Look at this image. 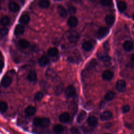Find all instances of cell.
<instances>
[{
	"instance_id": "cell-14",
	"label": "cell",
	"mask_w": 134,
	"mask_h": 134,
	"mask_svg": "<svg viewBox=\"0 0 134 134\" xmlns=\"http://www.w3.org/2000/svg\"><path fill=\"white\" fill-rule=\"evenodd\" d=\"M105 21L108 25L112 26L115 23V17L113 15H107L105 18Z\"/></svg>"
},
{
	"instance_id": "cell-26",
	"label": "cell",
	"mask_w": 134,
	"mask_h": 134,
	"mask_svg": "<svg viewBox=\"0 0 134 134\" xmlns=\"http://www.w3.org/2000/svg\"><path fill=\"white\" fill-rule=\"evenodd\" d=\"M117 7L120 12H122L126 9L127 4L125 2L120 1L117 3Z\"/></svg>"
},
{
	"instance_id": "cell-29",
	"label": "cell",
	"mask_w": 134,
	"mask_h": 134,
	"mask_svg": "<svg viewBox=\"0 0 134 134\" xmlns=\"http://www.w3.org/2000/svg\"><path fill=\"white\" fill-rule=\"evenodd\" d=\"M82 48L86 51H89L92 49V44L89 41H85L82 44Z\"/></svg>"
},
{
	"instance_id": "cell-46",
	"label": "cell",
	"mask_w": 134,
	"mask_h": 134,
	"mask_svg": "<svg viewBox=\"0 0 134 134\" xmlns=\"http://www.w3.org/2000/svg\"><path fill=\"white\" fill-rule=\"evenodd\" d=\"M106 134H112V133H106Z\"/></svg>"
},
{
	"instance_id": "cell-42",
	"label": "cell",
	"mask_w": 134,
	"mask_h": 134,
	"mask_svg": "<svg viewBox=\"0 0 134 134\" xmlns=\"http://www.w3.org/2000/svg\"><path fill=\"white\" fill-rule=\"evenodd\" d=\"M4 66V63L3 62V61L0 60V72L2 70V69H3Z\"/></svg>"
},
{
	"instance_id": "cell-15",
	"label": "cell",
	"mask_w": 134,
	"mask_h": 134,
	"mask_svg": "<svg viewBox=\"0 0 134 134\" xmlns=\"http://www.w3.org/2000/svg\"><path fill=\"white\" fill-rule=\"evenodd\" d=\"M70 115L67 112L63 113L59 116V120L60 121L62 122H67L70 120Z\"/></svg>"
},
{
	"instance_id": "cell-6",
	"label": "cell",
	"mask_w": 134,
	"mask_h": 134,
	"mask_svg": "<svg viewBox=\"0 0 134 134\" xmlns=\"http://www.w3.org/2000/svg\"><path fill=\"white\" fill-rule=\"evenodd\" d=\"M47 77H48V79H49V80L52 81H55V82L58 81L59 77H58L56 74L52 70H49L47 71Z\"/></svg>"
},
{
	"instance_id": "cell-41",
	"label": "cell",
	"mask_w": 134,
	"mask_h": 134,
	"mask_svg": "<svg viewBox=\"0 0 134 134\" xmlns=\"http://www.w3.org/2000/svg\"><path fill=\"white\" fill-rule=\"evenodd\" d=\"M103 48L105 50L108 51L109 49V44L108 41H106L103 44Z\"/></svg>"
},
{
	"instance_id": "cell-17",
	"label": "cell",
	"mask_w": 134,
	"mask_h": 134,
	"mask_svg": "<svg viewBox=\"0 0 134 134\" xmlns=\"http://www.w3.org/2000/svg\"><path fill=\"white\" fill-rule=\"evenodd\" d=\"M123 47H124V49L125 51H130L132 50L133 49L134 45H133V42H132L130 41L127 40V41H126L124 42V45H123Z\"/></svg>"
},
{
	"instance_id": "cell-13",
	"label": "cell",
	"mask_w": 134,
	"mask_h": 134,
	"mask_svg": "<svg viewBox=\"0 0 134 134\" xmlns=\"http://www.w3.org/2000/svg\"><path fill=\"white\" fill-rule=\"evenodd\" d=\"M30 19L29 16L27 14H23L19 18V21L22 25H26L28 24Z\"/></svg>"
},
{
	"instance_id": "cell-21",
	"label": "cell",
	"mask_w": 134,
	"mask_h": 134,
	"mask_svg": "<svg viewBox=\"0 0 134 134\" xmlns=\"http://www.w3.org/2000/svg\"><path fill=\"white\" fill-rule=\"evenodd\" d=\"M38 62L40 66H44L48 64V63L49 62V59L46 56H42L39 59Z\"/></svg>"
},
{
	"instance_id": "cell-36",
	"label": "cell",
	"mask_w": 134,
	"mask_h": 134,
	"mask_svg": "<svg viewBox=\"0 0 134 134\" xmlns=\"http://www.w3.org/2000/svg\"><path fill=\"white\" fill-rule=\"evenodd\" d=\"M112 3V0H100V3L104 6H108L110 5Z\"/></svg>"
},
{
	"instance_id": "cell-4",
	"label": "cell",
	"mask_w": 134,
	"mask_h": 134,
	"mask_svg": "<svg viewBox=\"0 0 134 134\" xmlns=\"http://www.w3.org/2000/svg\"><path fill=\"white\" fill-rule=\"evenodd\" d=\"M65 94L66 97L68 98L74 97L76 94V91L74 87L72 85L68 86L65 90Z\"/></svg>"
},
{
	"instance_id": "cell-9",
	"label": "cell",
	"mask_w": 134,
	"mask_h": 134,
	"mask_svg": "<svg viewBox=\"0 0 134 134\" xmlns=\"http://www.w3.org/2000/svg\"><path fill=\"white\" fill-rule=\"evenodd\" d=\"M12 82V79L9 76L5 75L2 79L1 81V84L3 87H7L11 84Z\"/></svg>"
},
{
	"instance_id": "cell-24",
	"label": "cell",
	"mask_w": 134,
	"mask_h": 134,
	"mask_svg": "<svg viewBox=\"0 0 134 134\" xmlns=\"http://www.w3.org/2000/svg\"><path fill=\"white\" fill-rule=\"evenodd\" d=\"M86 117V112L84 110H82L77 116V119H76L77 122L81 123L85 119Z\"/></svg>"
},
{
	"instance_id": "cell-38",
	"label": "cell",
	"mask_w": 134,
	"mask_h": 134,
	"mask_svg": "<svg viewBox=\"0 0 134 134\" xmlns=\"http://www.w3.org/2000/svg\"><path fill=\"white\" fill-rule=\"evenodd\" d=\"M76 9L75 7L73 6H70L68 7V12L71 14H74L76 13Z\"/></svg>"
},
{
	"instance_id": "cell-10",
	"label": "cell",
	"mask_w": 134,
	"mask_h": 134,
	"mask_svg": "<svg viewBox=\"0 0 134 134\" xmlns=\"http://www.w3.org/2000/svg\"><path fill=\"white\" fill-rule=\"evenodd\" d=\"M57 12L59 15L62 18H65L67 16V15H68L67 10L62 5H59L58 6Z\"/></svg>"
},
{
	"instance_id": "cell-20",
	"label": "cell",
	"mask_w": 134,
	"mask_h": 134,
	"mask_svg": "<svg viewBox=\"0 0 134 134\" xmlns=\"http://www.w3.org/2000/svg\"><path fill=\"white\" fill-rule=\"evenodd\" d=\"M98 58L104 62H109L110 60V57L107 54L99 52L97 54Z\"/></svg>"
},
{
	"instance_id": "cell-44",
	"label": "cell",
	"mask_w": 134,
	"mask_h": 134,
	"mask_svg": "<svg viewBox=\"0 0 134 134\" xmlns=\"http://www.w3.org/2000/svg\"><path fill=\"white\" fill-rule=\"evenodd\" d=\"M132 19L134 20V14H133V15H132Z\"/></svg>"
},
{
	"instance_id": "cell-5",
	"label": "cell",
	"mask_w": 134,
	"mask_h": 134,
	"mask_svg": "<svg viewBox=\"0 0 134 134\" xmlns=\"http://www.w3.org/2000/svg\"><path fill=\"white\" fill-rule=\"evenodd\" d=\"M113 117V114L111 112L108 110L105 111L103 112L100 115V119L102 121H106L110 119Z\"/></svg>"
},
{
	"instance_id": "cell-30",
	"label": "cell",
	"mask_w": 134,
	"mask_h": 134,
	"mask_svg": "<svg viewBox=\"0 0 134 134\" xmlns=\"http://www.w3.org/2000/svg\"><path fill=\"white\" fill-rule=\"evenodd\" d=\"M10 23V19L7 16H4L2 17L0 20V24L1 25L6 26Z\"/></svg>"
},
{
	"instance_id": "cell-31",
	"label": "cell",
	"mask_w": 134,
	"mask_h": 134,
	"mask_svg": "<svg viewBox=\"0 0 134 134\" xmlns=\"http://www.w3.org/2000/svg\"><path fill=\"white\" fill-rule=\"evenodd\" d=\"M58 53V50L56 48H50L48 50V54L51 57H54Z\"/></svg>"
},
{
	"instance_id": "cell-43",
	"label": "cell",
	"mask_w": 134,
	"mask_h": 134,
	"mask_svg": "<svg viewBox=\"0 0 134 134\" xmlns=\"http://www.w3.org/2000/svg\"><path fill=\"white\" fill-rule=\"evenodd\" d=\"M131 61L132 64L134 65V53H133L131 56Z\"/></svg>"
},
{
	"instance_id": "cell-33",
	"label": "cell",
	"mask_w": 134,
	"mask_h": 134,
	"mask_svg": "<svg viewBox=\"0 0 134 134\" xmlns=\"http://www.w3.org/2000/svg\"><path fill=\"white\" fill-rule=\"evenodd\" d=\"M7 104L5 102H2L0 103V113H3L5 112L7 109Z\"/></svg>"
},
{
	"instance_id": "cell-2",
	"label": "cell",
	"mask_w": 134,
	"mask_h": 134,
	"mask_svg": "<svg viewBox=\"0 0 134 134\" xmlns=\"http://www.w3.org/2000/svg\"><path fill=\"white\" fill-rule=\"evenodd\" d=\"M68 38L71 42L76 43L80 39V35L77 31L75 30H71L69 31L68 34Z\"/></svg>"
},
{
	"instance_id": "cell-1",
	"label": "cell",
	"mask_w": 134,
	"mask_h": 134,
	"mask_svg": "<svg viewBox=\"0 0 134 134\" xmlns=\"http://www.w3.org/2000/svg\"><path fill=\"white\" fill-rule=\"evenodd\" d=\"M50 121L47 118H36L33 120V124L35 126L39 127H46L50 124Z\"/></svg>"
},
{
	"instance_id": "cell-32",
	"label": "cell",
	"mask_w": 134,
	"mask_h": 134,
	"mask_svg": "<svg viewBox=\"0 0 134 134\" xmlns=\"http://www.w3.org/2000/svg\"><path fill=\"white\" fill-rule=\"evenodd\" d=\"M63 130H64L63 127L60 124L56 125L53 127V131L57 133H60L62 132L63 131Z\"/></svg>"
},
{
	"instance_id": "cell-7",
	"label": "cell",
	"mask_w": 134,
	"mask_h": 134,
	"mask_svg": "<svg viewBox=\"0 0 134 134\" xmlns=\"http://www.w3.org/2000/svg\"><path fill=\"white\" fill-rule=\"evenodd\" d=\"M114 76V73L110 70H106L102 74V78L105 81H110Z\"/></svg>"
},
{
	"instance_id": "cell-23",
	"label": "cell",
	"mask_w": 134,
	"mask_h": 134,
	"mask_svg": "<svg viewBox=\"0 0 134 134\" xmlns=\"http://www.w3.org/2000/svg\"><path fill=\"white\" fill-rule=\"evenodd\" d=\"M50 2L49 0H40L38 5L39 7L42 8H47L49 7Z\"/></svg>"
},
{
	"instance_id": "cell-37",
	"label": "cell",
	"mask_w": 134,
	"mask_h": 134,
	"mask_svg": "<svg viewBox=\"0 0 134 134\" xmlns=\"http://www.w3.org/2000/svg\"><path fill=\"white\" fill-rule=\"evenodd\" d=\"M8 32V29L7 28H2L0 29V35L2 36H5L7 35Z\"/></svg>"
},
{
	"instance_id": "cell-11",
	"label": "cell",
	"mask_w": 134,
	"mask_h": 134,
	"mask_svg": "<svg viewBox=\"0 0 134 134\" xmlns=\"http://www.w3.org/2000/svg\"><path fill=\"white\" fill-rule=\"evenodd\" d=\"M68 25L71 27H75L78 24L77 19L75 16H71L68 20Z\"/></svg>"
},
{
	"instance_id": "cell-35",
	"label": "cell",
	"mask_w": 134,
	"mask_h": 134,
	"mask_svg": "<svg viewBox=\"0 0 134 134\" xmlns=\"http://www.w3.org/2000/svg\"><path fill=\"white\" fill-rule=\"evenodd\" d=\"M43 97V94L41 92L38 91L35 95V99L37 100H40Z\"/></svg>"
},
{
	"instance_id": "cell-45",
	"label": "cell",
	"mask_w": 134,
	"mask_h": 134,
	"mask_svg": "<svg viewBox=\"0 0 134 134\" xmlns=\"http://www.w3.org/2000/svg\"><path fill=\"white\" fill-rule=\"evenodd\" d=\"M55 1H63V0H55Z\"/></svg>"
},
{
	"instance_id": "cell-22",
	"label": "cell",
	"mask_w": 134,
	"mask_h": 134,
	"mask_svg": "<svg viewBox=\"0 0 134 134\" xmlns=\"http://www.w3.org/2000/svg\"><path fill=\"white\" fill-rule=\"evenodd\" d=\"M9 10L13 12H17L19 9V6L15 2H12L8 5Z\"/></svg>"
},
{
	"instance_id": "cell-39",
	"label": "cell",
	"mask_w": 134,
	"mask_h": 134,
	"mask_svg": "<svg viewBox=\"0 0 134 134\" xmlns=\"http://www.w3.org/2000/svg\"><path fill=\"white\" fill-rule=\"evenodd\" d=\"M122 111L123 113L126 114L130 110V106L129 105H125L122 107Z\"/></svg>"
},
{
	"instance_id": "cell-12",
	"label": "cell",
	"mask_w": 134,
	"mask_h": 134,
	"mask_svg": "<svg viewBox=\"0 0 134 134\" xmlns=\"http://www.w3.org/2000/svg\"><path fill=\"white\" fill-rule=\"evenodd\" d=\"M25 31V27L21 25H17L16 26L14 29V34L16 36L22 35Z\"/></svg>"
},
{
	"instance_id": "cell-28",
	"label": "cell",
	"mask_w": 134,
	"mask_h": 134,
	"mask_svg": "<svg viewBox=\"0 0 134 134\" xmlns=\"http://www.w3.org/2000/svg\"><path fill=\"white\" fill-rule=\"evenodd\" d=\"M18 43H19V45L20 46V47L23 49L27 48L30 45L29 42L25 39L20 40L18 42Z\"/></svg>"
},
{
	"instance_id": "cell-40",
	"label": "cell",
	"mask_w": 134,
	"mask_h": 134,
	"mask_svg": "<svg viewBox=\"0 0 134 134\" xmlns=\"http://www.w3.org/2000/svg\"><path fill=\"white\" fill-rule=\"evenodd\" d=\"M70 132L72 134H80L79 129L75 127H72L70 129Z\"/></svg>"
},
{
	"instance_id": "cell-16",
	"label": "cell",
	"mask_w": 134,
	"mask_h": 134,
	"mask_svg": "<svg viewBox=\"0 0 134 134\" xmlns=\"http://www.w3.org/2000/svg\"><path fill=\"white\" fill-rule=\"evenodd\" d=\"M87 124L89 126L94 127L98 123V119L95 116H91L87 119Z\"/></svg>"
},
{
	"instance_id": "cell-25",
	"label": "cell",
	"mask_w": 134,
	"mask_h": 134,
	"mask_svg": "<svg viewBox=\"0 0 134 134\" xmlns=\"http://www.w3.org/2000/svg\"><path fill=\"white\" fill-rule=\"evenodd\" d=\"M63 90V85L62 83L58 84L54 88V93L56 95H60Z\"/></svg>"
},
{
	"instance_id": "cell-3",
	"label": "cell",
	"mask_w": 134,
	"mask_h": 134,
	"mask_svg": "<svg viewBox=\"0 0 134 134\" xmlns=\"http://www.w3.org/2000/svg\"><path fill=\"white\" fill-rule=\"evenodd\" d=\"M116 88L119 92H124L126 89V84L124 80H119L116 84Z\"/></svg>"
},
{
	"instance_id": "cell-47",
	"label": "cell",
	"mask_w": 134,
	"mask_h": 134,
	"mask_svg": "<svg viewBox=\"0 0 134 134\" xmlns=\"http://www.w3.org/2000/svg\"><path fill=\"white\" fill-rule=\"evenodd\" d=\"M1 4H0V9H1Z\"/></svg>"
},
{
	"instance_id": "cell-27",
	"label": "cell",
	"mask_w": 134,
	"mask_h": 134,
	"mask_svg": "<svg viewBox=\"0 0 134 134\" xmlns=\"http://www.w3.org/2000/svg\"><path fill=\"white\" fill-rule=\"evenodd\" d=\"M115 93L113 91H109L104 96V98L108 101L112 100L113 98H114L115 96Z\"/></svg>"
},
{
	"instance_id": "cell-18",
	"label": "cell",
	"mask_w": 134,
	"mask_h": 134,
	"mask_svg": "<svg viewBox=\"0 0 134 134\" xmlns=\"http://www.w3.org/2000/svg\"><path fill=\"white\" fill-rule=\"evenodd\" d=\"M27 78L28 80L30 82H36L37 80V74H36V72L34 70L30 71L29 72V73L27 76Z\"/></svg>"
},
{
	"instance_id": "cell-8",
	"label": "cell",
	"mask_w": 134,
	"mask_h": 134,
	"mask_svg": "<svg viewBox=\"0 0 134 134\" xmlns=\"http://www.w3.org/2000/svg\"><path fill=\"white\" fill-rule=\"evenodd\" d=\"M109 30L108 28L105 27H101L98 31V36L99 38H104L109 33Z\"/></svg>"
},
{
	"instance_id": "cell-34",
	"label": "cell",
	"mask_w": 134,
	"mask_h": 134,
	"mask_svg": "<svg viewBox=\"0 0 134 134\" xmlns=\"http://www.w3.org/2000/svg\"><path fill=\"white\" fill-rule=\"evenodd\" d=\"M97 64V61L95 59H92L90 62L89 63L87 64V69H92L95 66V65H96Z\"/></svg>"
},
{
	"instance_id": "cell-19",
	"label": "cell",
	"mask_w": 134,
	"mask_h": 134,
	"mask_svg": "<svg viewBox=\"0 0 134 134\" xmlns=\"http://www.w3.org/2000/svg\"><path fill=\"white\" fill-rule=\"evenodd\" d=\"M36 108L34 106H29L27 107H26L25 109V113L27 116H31L35 114L36 112Z\"/></svg>"
}]
</instances>
